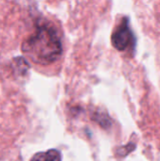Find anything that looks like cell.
Returning a JSON list of instances; mask_svg holds the SVG:
<instances>
[{
  "label": "cell",
  "mask_w": 160,
  "mask_h": 161,
  "mask_svg": "<svg viewBox=\"0 0 160 161\" xmlns=\"http://www.w3.org/2000/svg\"><path fill=\"white\" fill-rule=\"evenodd\" d=\"M22 52L32 62L49 65L62 55V42L56 26L46 21L39 22L35 31L22 43Z\"/></svg>",
  "instance_id": "1"
},
{
  "label": "cell",
  "mask_w": 160,
  "mask_h": 161,
  "mask_svg": "<svg viewBox=\"0 0 160 161\" xmlns=\"http://www.w3.org/2000/svg\"><path fill=\"white\" fill-rule=\"evenodd\" d=\"M111 42L113 47L118 51H131L132 53L135 51L136 37L127 17H124L115 27L111 35Z\"/></svg>",
  "instance_id": "2"
},
{
  "label": "cell",
  "mask_w": 160,
  "mask_h": 161,
  "mask_svg": "<svg viewBox=\"0 0 160 161\" xmlns=\"http://www.w3.org/2000/svg\"><path fill=\"white\" fill-rule=\"evenodd\" d=\"M30 161H61V153L57 149H50L45 152L37 153Z\"/></svg>",
  "instance_id": "3"
}]
</instances>
